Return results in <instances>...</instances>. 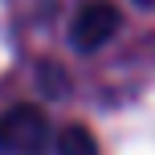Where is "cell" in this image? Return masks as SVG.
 Returning a JSON list of instances; mask_svg holds the SVG:
<instances>
[{
    "label": "cell",
    "instance_id": "obj_1",
    "mask_svg": "<svg viewBox=\"0 0 155 155\" xmlns=\"http://www.w3.org/2000/svg\"><path fill=\"white\" fill-rule=\"evenodd\" d=\"M53 131L37 106H12L0 114V155H45Z\"/></svg>",
    "mask_w": 155,
    "mask_h": 155
},
{
    "label": "cell",
    "instance_id": "obj_2",
    "mask_svg": "<svg viewBox=\"0 0 155 155\" xmlns=\"http://www.w3.org/2000/svg\"><path fill=\"white\" fill-rule=\"evenodd\" d=\"M118 25H123V12H118L110 0H86V4H78V12H74L70 41H74V49H82V53H94V49H102L118 33Z\"/></svg>",
    "mask_w": 155,
    "mask_h": 155
},
{
    "label": "cell",
    "instance_id": "obj_3",
    "mask_svg": "<svg viewBox=\"0 0 155 155\" xmlns=\"http://www.w3.org/2000/svg\"><path fill=\"white\" fill-rule=\"evenodd\" d=\"M53 147H57V155H98V143H94V135L86 131L82 123L61 127V135L53 139Z\"/></svg>",
    "mask_w": 155,
    "mask_h": 155
}]
</instances>
